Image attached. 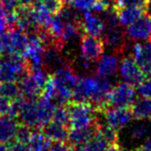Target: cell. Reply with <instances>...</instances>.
I'll list each match as a JSON object with an SVG mask.
<instances>
[{"instance_id":"f546056e","label":"cell","mask_w":151,"mask_h":151,"mask_svg":"<svg viewBox=\"0 0 151 151\" xmlns=\"http://www.w3.org/2000/svg\"><path fill=\"white\" fill-rule=\"evenodd\" d=\"M52 120L68 127L70 121V113L68 107H67V105H59L56 107Z\"/></svg>"},{"instance_id":"4316f807","label":"cell","mask_w":151,"mask_h":151,"mask_svg":"<svg viewBox=\"0 0 151 151\" xmlns=\"http://www.w3.org/2000/svg\"><path fill=\"white\" fill-rule=\"evenodd\" d=\"M97 131L103 138H104L107 142L110 145H119V131L110 126L109 124L101 123L97 120Z\"/></svg>"},{"instance_id":"7dc6e473","label":"cell","mask_w":151,"mask_h":151,"mask_svg":"<svg viewBox=\"0 0 151 151\" xmlns=\"http://www.w3.org/2000/svg\"><path fill=\"white\" fill-rule=\"evenodd\" d=\"M149 42H151V39H150V40H149Z\"/></svg>"},{"instance_id":"60d3db41","label":"cell","mask_w":151,"mask_h":151,"mask_svg":"<svg viewBox=\"0 0 151 151\" xmlns=\"http://www.w3.org/2000/svg\"><path fill=\"white\" fill-rule=\"evenodd\" d=\"M137 151H151V138L147 139L146 141L142 143V145H139V147H138Z\"/></svg>"},{"instance_id":"d590c367","label":"cell","mask_w":151,"mask_h":151,"mask_svg":"<svg viewBox=\"0 0 151 151\" xmlns=\"http://www.w3.org/2000/svg\"><path fill=\"white\" fill-rule=\"evenodd\" d=\"M70 145L65 142H51L48 151H69Z\"/></svg>"},{"instance_id":"ba28073f","label":"cell","mask_w":151,"mask_h":151,"mask_svg":"<svg viewBox=\"0 0 151 151\" xmlns=\"http://www.w3.org/2000/svg\"><path fill=\"white\" fill-rule=\"evenodd\" d=\"M101 40L104 45L110 47L114 53L117 55L123 54L128 48V39L125 31L120 26L105 27V30L101 36Z\"/></svg>"},{"instance_id":"9a60e30c","label":"cell","mask_w":151,"mask_h":151,"mask_svg":"<svg viewBox=\"0 0 151 151\" xmlns=\"http://www.w3.org/2000/svg\"><path fill=\"white\" fill-rule=\"evenodd\" d=\"M132 57L145 72V77H148L151 73V42H136L132 47Z\"/></svg>"},{"instance_id":"9c48e42d","label":"cell","mask_w":151,"mask_h":151,"mask_svg":"<svg viewBox=\"0 0 151 151\" xmlns=\"http://www.w3.org/2000/svg\"><path fill=\"white\" fill-rule=\"evenodd\" d=\"M80 57L86 61L93 63L104 53L105 45L99 38L83 35L80 39Z\"/></svg>"},{"instance_id":"d6986e66","label":"cell","mask_w":151,"mask_h":151,"mask_svg":"<svg viewBox=\"0 0 151 151\" xmlns=\"http://www.w3.org/2000/svg\"><path fill=\"white\" fill-rule=\"evenodd\" d=\"M17 121L14 116L9 115L0 116V143H10L16 138V133L18 127Z\"/></svg>"},{"instance_id":"ee69618b","label":"cell","mask_w":151,"mask_h":151,"mask_svg":"<svg viewBox=\"0 0 151 151\" xmlns=\"http://www.w3.org/2000/svg\"><path fill=\"white\" fill-rule=\"evenodd\" d=\"M36 0H19V4L23 6H30L34 4Z\"/></svg>"},{"instance_id":"d6a6232c","label":"cell","mask_w":151,"mask_h":151,"mask_svg":"<svg viewBox=\"0 0 151 151\" xmlns=\"http://www.w3.org/2000/svg\"><path fill=\"white\" fill-rule=\"evenodd\" d=\"M32 130L30 127L26 126L24 124L18 125L17 133H16V141L20 142H24V143H28V142L30 141V138L32 136Z\"/></svg>"},{"instance_id":"ffe728a7","label":"cell","mask_w":151,"mask_h":151,"mask_svg":"<svg viewBox=\"0 0 151 151\" xmlns=\"http://www.w3.org/2000/svg\"><path fill=\"white\" fill-rule=\"evenodd\" d=\"M132 116L136 120L151 121V98L139 97L130 106Z\"/></svg>"},{"instance_id":"7c38bea8","label":"cell","mask_w":151,"mask_h":151,"mask_svg":"<svg viewBox=\"0 0 151 151\" xmlns=\"http://www.w3.org/2000/svg\"><path fill=\"white\" fill-rule=\"evenodd\" d=\"M125 34L127 39L131 42H149L151 39V18L147 14H143L133 23L128 25L125 30Z\"/></svg>"},{"instance_id":"f6af8a7d","label":"cell","mask_w":151,"mask_h":151,"mask_svg":"<svg viewBox=\"0 0 151 151\" xmlns=\"http://www.w3.org/2000/svg\"><path fill=\"white\" fill-rule=\"evenodd\" d=\"M69 151H85L83 146H71Z\"/></svg>"},{"instance_id":"c3c4849f","label":"cell","mask_w":151,"mask_h":151,"mask_svg":"<svg viewBox=\"0 0 151 151\" xmlns=\"http://www.w3.org/2000/svg\"><path fill=\"white\" fill-rule=\"evenodd\" d=\"M134 151H137V150H134Z\"/></svg>"},{"instance_id":"ac0fdd59","label":"cell","mask_w":151,"mask_h":151,"mask_svg":"<svg viewBox=\"0 0 151 151\" xmlns=\"http://www.w3.org/2000/svg\"><path fill=\"white\" fill-rule=\"evenodd\" d=\"M97 132V122L89 127L71 129L68 132V142L70 146H83Z\"/></svg>"},{"instance_id":"7a4b0ae2","label":"cell","mask_w":151,"mask_h":151,"mask_svg":"<svg viewBox=\"0 0 151 151\" xmlns=\"http://www.w3.org/2000/svg\"><path fill=\"white\" fill-rule=\"evenodd\" d=\"M30 70L21 55H8L0 63V82H17Z\"/></svg>"},{"instance_id":"e575fe53","label":"cell","mask_w":151,"mask_h":151,"mask_svg":"<svg viewBox=\"0 0 151 151\" xmlns=\"http://www.w3.org/2000/svg\"><path fill=\"white\" fill-rule=\"evenodd\" d=\"M19 6V0H0V7L8 12H14Z\"/></svg>"},{"instance_id":"44dd1931","label":"cell","mask_w":151,"mask_h":151,"mask_svg":"<svg viewBox=\"0 0 151 151\" xmlns=\"http://www.w3.org/2000/svg\"><path fill=\"white\" fill-rule=\"evenodd\" d=\"M42 134L51 142H65L68 137V127L55 121H51L42 128Z\"/></svg>"},{"instance_id":"5bb4252c","label":"cell","mask_w":151,"mask_h":151,"mask_svg":"<svg viewBox=\"0 0 151 151\" xmlns=\"http://www.w3.org/2000/svg\"><path fill=\"white\" fill-rule=\"evenodd\" d=\"M81 27L85 35L94 38H100L105 30V24L101 16L93 12L84 13L81 18Z\"/></svg>"},{"instance_id":"30bf717a","label":"cell","mask_w":151,"mask_h":151,"mask_svg":"<svg viewBox=\"0 0 151 151\" xmlns=\"http://www.w3.org/2000/svg\"><path fill=\"white\" fill-rule=\"evenodd\" d=\"M29 42L26 49L22 54V57L28 64L30 68H42V59H43V46L42 40L37 35V33L29 34Z\"/></svg>"},{"instance_id":"7bdbcfd3","label":"cell","mask_w":151,"mask_h":151,"mask_svg":"<svg viewBox=\"0 0 151 151\" xmlns=\"http://www.w3.org/2000/svg\"><path fill=\"white\" fill-rule=\"evenodd\" d=\"M4 34H5V32H0V54H2L5 51V46H4Z\"/></svg>"},{"instance_id":"83f0119b","label":"cell","mask_w":151,"mask_h":151,"mask_svg":"<svg viewBox=\"0 0 151 151\" xmlns=\"http://www.w3.org/2000/svg\"><path fill=\"white\" fill-rule=\"evenodd\" d=\"M0 96L13 101L21 96L19 86L17 82H0Z\"/></svg>"},{"instance_id":"ab89813d","label":"cell","mask_w":151,"mask_h":151,"mask_svg":"<svg viewBox=\"0 0 151 151\" xmlns=\"http://www.w3.org/2000/svg\"><path fill=\"white\" fill-rule=\"evenodd\" d=\"M10 107V101L6 98L0 96V116L8 115Z\"/></svg>"},{"instance_id":"4dcf8cb0","label":"cell","mask_w":151,"mask_h":151,"mask_svg":"<svg viewBox=\"0 0 151 151\" xmlns=\"http://www.w3.org/2000/svg\"><path fill=\"white\" fill-rule=\"evenodd\" d=\"M33 5L46 10L51 14H55L62 8L63 2L61 0H36Z\"/></svg>"},{"instance_id":"52a82bcc","label":"cell","mask_w":151,"mask_h":151,"mask_svg":"<svg viewBox=\"0 0 151 151\" xmlns=\"http://www.w3.org/2000/svg\"><path fill=\"white\" fill-rule=\"evenodd\" d=\"M29 42L27 33L18 27L8 29L4 34V46L8 55H21L24 53Z\"/></svg>"},{"instance_id":"cb8c5ba5","label":"cell","mask_w":151,"mask_h":151,"mask_svg":"<svg viewBox=\"0 0 151 151\" xmlns=\"http://www.w3.org/2000/svg\"><path fill=\"white\" fill-rule=\"evenodd\" d=\"M139 122L130 125L128 129V133L130 138L134 141L149 139L151 136V124L148 121L138 120Z\"/></svg>"},{"instance_id":"1f68e13d","label":"cell","mask_w":151,"mask_h":151,"mask_svg":"<svg viewBox=\"0 0 151 151\" xmlns=\"http://www.w3.org/2000/svg\"><path fill=\"white\" fill-rule=\"evenodd\" d=\"M97 0H71L70 5L77 12L86 13L93 11Z\"/></svg>"},{"instance_id":"3957f363","label":"cell","mask_w":151,"mask_h":151,"mask_svg":"<svg viewBox=\"0 0 151 151\" xmlns=\"http://www.w3.org/2000/svg\"><path fill=\"white\" fill-rule=\"evenodd\" d=\"M70 113L69 126L72 129L85 128L97 122L96 114L98 113L90 103H71L68 106Z\"/></svg>"},{"instance_id":"6da1fadb","label":"cell","mask_w":151,"mask_h":151,"mask_svg":"<svg viewBox=\"0 0 151 151\" xmlns=\"http://www.w3.org/2000/svg\"><path fill=\"white\" fill-rule=\"evenodd\" d=\"M113 87L108 78L83 76L73 88L71 100L74 103H90L98 113H102L109 106L108 99Z\"/></svg>"},{"instance_id":"74e56055","label":"cell","mask_w":151,"mask_h":151,"mask_svg":"<svg viewBox=\"0 0 151 151\" xmlns=\"http://www.w3.org/2000/svg\"><path fill=\"white\" fill-rule=\"evenodd\" d=\"M146 0H119V8L121 7H142L145 9Z\"/></svg>"},{"instance_id":"7402d4cb","label":"cell","mask_w":151,"mask_h":151,"mask_svg":"<svg viewBox=\"0 0 151 151\" xmlns=\"http://www.w3.org/2000/svg\"><path fill=\"white\" fill-rule=\"evenodd\" d=\"M21 124H24L30 128H38V119H37L36 100L25 99L21 111L18 115Z\"/></svg>"},{"instance_id":"d4e9b609","label":"cell","mask_w":151,"mask_h":151,"mask_svg":"<svg viewBox=\"0 0 151 151\" xmlns=\"http://www.w3.org/2000/svg\"><path fill=\"white\" fill-rule=\"evenodd\" d=\"M51 141H49L42 132L33 131L30 141L28 142L29 151H48Z\"/></svg>"},{"instance_id":"484cf974","label":"cell","mask_w":151,"mask_h":151,"mask_svg":"<svg viewBox=\"0 0 151 151\" xmlns=\"http://www.w3.org/2000/svg\"><path fill=\"white\" fill-rule=\"evenodd\" d=\"M82 34L81 23H65L61 36V42L65 45L68 42H73Z\"/></svg>"},{"instance_id":"8992f818","label":"cell","mask_w":151,"mask_h":151,"mask_svg":"<svg viewBox=\"0 0 151 151\" xmlns=\"http://www.w3.org/2000/svg\"><path fill=\"white\" fill-rule=\"evenodd\" d=\"M119 74L123 82L134 87L142 82L146 77L138 63L134 60L132 55L125 56L120 60L119 65Z\"/></svg>"},{"instance_id":"8fae6325","label":"cell","mask_w":151,"mask_h":151,"mask_svg":"<svg viewBox=\"0 0 151 151\" xmlns=\"http://www.w3.org/2000/svg\"><path fill=\"white\" fill-rule=\"evenodd\" d=\"M104 114L105 122L116 131L122 130L131 123L132 114L128 108H117V107L108 106L102 112Z\"/></svg>"},{"instance_id":"f35d334b","label":"cell","mask_w":151,"mask_h":151,"mask_svg":"<svg viewBox=\"0 0 151 151\" xmlns=\"http://www.w3.org/2000/svg\"><path fill=\"white\" fill-rule=\"evenodd\" d=\"M8 147L10 151H29L28 143L20 142L17 141H14V142H11Z\"/></svg>"},{"instance_id":"277c9868","label":"cell","mask_w":151,"mask_h":151,"mask_svg":"<svg viewBox=\"0 0 151 151\" xmlns=\"http://www.w3.org/2000/svg\"><path fill=\"white\" fill-rule=\"evenodd\" d=\"M137 91L134 86L121 82L113 87L109 95L108 105L117 108H129L135 101Z\"/></svg>"},{"instance_id":"8d00e7d4","label":"cell","mask_w":151,"mask_h":151,"mask_svg":"<svg viewBox=\"0 0 151 151\" xmlns=\"http://www.w3.org/2000/svg\"><path fill=\"white\" fill-rule=\"evenodd\" d=\"M98 3L102 6L104 11L119 9V0H97Z\"/></svg>"},{"instance_id":"b9f144b4","label":"cell","mask_w":151,"mask_h":151,"mask_svg":"<svg viewBox=\"0 0 151 151\" xmlns=\"http://www.w3.org/2000/svg\"><path fill=\"white\" fill-rule=\"evenodd\" d=\"M145 14L151 18V0H146L145 5Z\"/></svg>"},{"instance_id":"603a6c76","label":"cell","mask_w":151,"mask_h":151,"mask_svg":"<svg viewBox=\"0 0 151 151\" xmlns=\"http://www.w3.org/2000/svg\"><path fill=\"white\" fill-rule=\"evenodd\" d=\"M119 21L121 26H128L145 14L142 7H121L116 11Z\"/></svg>"},{"instance_id":"836d02e7","label":"cell","mask_w":151,"mask_h":151,"mask_svg":"<svg viewBox=\"0 0 151 151\" xmlns=\"http://www.w3.org/2000/svg\"><path fill=\"white\" fill-rule=\"evenodd\" d=\"M137 94L139 97H148L151 98V78H146L137 86Z\"/></svg>"},{"instance_id":"2e32d148","label":"cell","mask_w":151,"mask_h":151,"mask_svg":"<svg viewBox=\"0 0 151 151\" xmlns=\"http://www.w3.org/2000/svg\"><path fill=\"white\" fill-rule=\"evenodd\" d=\"M56 104L53 100L45 96H40L36 100L37 119H38V128H42L52 121L53 115L56 109Z\"/></svg>"},{"instance_id":"4fadbf2b","label":"cell","mask_w":151,"mask_h":151,"mask_svg":"<svg viewBox=\"0 0 151 151\" xmlns=\"http://www.w3.org/2000/svg\"><path fill=\"white\" fill-rule=\"evenodd\" d=\"M119 56L116 53L102 54L94 65L95 75L100 78H111L119 71Z\"/></svg>"},{"instance_id":"5b68a950","label":"cell","mask_w":151,"mask_h":151,"mask_svg":"<svg viewBox=\"0 0 151 151\" xmlns=\"http://www.w3.org/2000/svg\"><path fill=\"white\" fill-rule=\"evenodd\" d=\"M63 49L64 46L59 43H51L45 46L42 68L48 74H53L58 69L70 63V61H68L67 57L63 54Z\"/></svg>"},{"instance_id":"f1b7e54d","label":"cell","mask_w":151,"mask_h":151,"mask_svg":"<svg viewBox=\"0 0 151 151\" xmlns=\"http://www.w3.org/2000/svg\"><path fill=\"white\" fill-rule=\"evenodd\" d=\"M109 147L110 145L97 131L96 134L84 145V149L85 151H108Z\"/></svg>"},{"instance_id":"bcb514c9","label":"cell","mask_w":151,"mask_h":151,"mask_svg":"<svg viewBox=\"0 0 151 151\" xmlns=\"http://www.w3.org/2000/svg\"><path fill=\"white\" fill-rule=\"evenodd\" d=\"M0 151H10V150H9L8 146H6L5 145H1V143H0Z\"/></svg>"},{"instance_id":"e0dca14e","label":"cell","mask_w":151,"mask_h":151,"mask_svg":"<svg viewBox=\"0 0 151 151\" xmlns=\"http://www.w3.org/2000/svg\"><path fill=\"white\" fill-rule=\"evenodd\" d=\"M19 90L20 94L23 98L27 100H36L40 95H42L43 89L37 83L33 76L28 72L19 80Z\"/></svg>"}]
</instances>
